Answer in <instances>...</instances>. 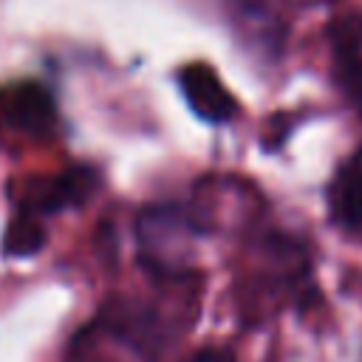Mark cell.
I'll return each mask as SVG.
<instances>
[{
    "mask_svg": "<svg viewBox=\"0 0 362 362\" xmlns=\"http://www.w3.org/2000/svg\"><path fill=\"white\" fill-rule=\"evenodd\" d=\"M334 79L345 99L362 107V11H342L328 25Z\"/></svg>",
    "mask_w": 362,
    "mask_h": 362,
    "instance_id": "cell-2",
    "label": "cell"
},
{
    "mask_svg": "<svg viewBox=\"0 0 362 362\" xmlns=\"http://www.w3.org/2000/svg\"><path fill=\"white\" fill-rule=\"evenodd\" d=\"M328 212L342 232L362 240V147L334 173L328 184Z\"/></svg>",
    "mask_w": 362,
    "mask_h": 362,
    "instance_id": "cell-5",
    "label": "cell"
},
{
    "mask_svg": "<svg viewBox=\"0 0 362 362\" xmlns=\"http://www.w3.org/2000/svg\"><path fill=\"white\" fill-rule=\"evenodd\" d=\"M96 187V173L90 167H71L51 178H37L25 187L20 209L31 215H51L65 206H79Z\"/></svg>",
    "mask_w": 362,
    "mask_h": 362,
    "instance_id": "cell-3",
    "label": "cell"
},
{
    "mask_svg": "<svg viewBox=\"0 0 362 362\" xmlns=\"http://www.w3.org/2000/svg\"><path fill=\"white\" fill-rule=\"evenodd\" d=\"M45 229L37 215L17 209V215L8 221L6 235H3V252L8 257H31L45 246Z\"/></svg>",
    "mask_w": 362,
    "mask_h": 362,
    "instance_id": "cell-6",
    "label": "cell"
},
{
    "mask_svg": "<svg viewBox=\"0 0 362 362\" xmlns=\"http://www.w3.org/2000/svg\"><path fill=\"white\" fill-rule=\"evenodd\" d=\"M0 122L23 136L45 139L57 127V105L45 85L17 82L0 90Z\"/></svg>",
    "mask_w": 362,
    "mask_h": 362,
    "instance_id": "cell-1",
    "label": "cell"
},
{
    "mask_svg": "<svg viewBox=\"0 0 362 362\" xmlns=\"http://www.w3.org/2000/svg\"><path fill=\"white\" fill-rule=\"evenodd\" d=\"M184 362H235V354L226 348H201L192 356H187Z\"/></svg>",
    "mask_w": 362,
    "mask_h": 362,
    "instance_id": "cell-7",
    "label": "cell"
},
{
    "mask_svg": "<svg viewBox=\"0 0 362 362\" xmlns=\"http://www.w3.org/2000/svg\"><path fill=\"white\" fill-rule=\"evenodd\" d=\"M181 93L195 116L212 124H223L238 113V102L229 93V88L221 82V76L206 62H189L178 74Z\"/></svg>",
    "mask_w": 362,
    "mask_h": 362,
    "instance_id": "cell-4",
    "label": "cell"
}]
</instances>
